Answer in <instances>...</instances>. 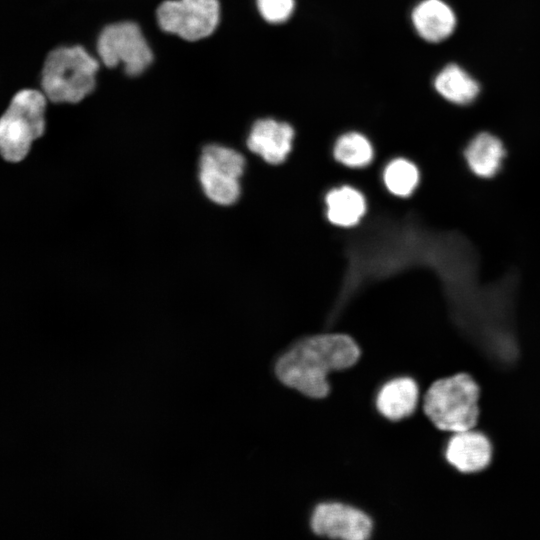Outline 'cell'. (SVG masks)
Instances as JSON below:
<instances>
[{
    "mask_svg": "<svg viewBox=\"0 0 540 540\" xmlns=\"http://www.w3.org/2000/svg\"><path fill=\"white\" fill-rule=\"evenodd\" d=\"M360 356L356 342L344 334L306 338L288 350L276 363L278 379L312 398L329 392L327 375L354 365Z\"/></svg>",
    "mask_w": 540,
    "mask_h": 540,
    "instance_id": "cell-1",
    "label": "cell"
},
{
    "mask_svg": "<svg viewBox=\"0 0 540 540\" xmlns=\"http://www.w3.org/2000/svg\"><path fill=\"white\" fill-rule=\"evenodd\" d=\"M481 390L466 372L432 382L423 397V411L433 426L445 433L474 429L480 420Z\"/></svg>",
    "mask_w": 540,
    "mask_h": 540,
    "instance_id": "cell-2",
    "label": "cell"
},
{
    "mask_svg": "<svg viewBox=\"0 0 540 540\" xmlns=\"http://www.w3.org/2000/svg\"><path fill=\"white\" fill-rule=\"evenodd\" d=\"M99 62L83 46H60L51 50L42 66L41 88L55 104H76L96 86Z\"/></svg>",
    "mask_w": 540,
    "mask_h": 540,
    "instance_id": "cell-3",
    "label": "cell"
},
{
    "mask_svg": "<svg viewBox=\"0 0 540 540\" xmlns=\"http://www.w3.org/2000/svg\"><path fill=\"white\" fill-rule=\"evenodd\" d=\"M47 97L36 89H22L14 94L0 120V148L9 162L23 160L34 140L45 132Z\"/></svg>",
    "mask_w": 540,
    "mask_h": 540,
    "instance_id": "cell-4",
    "label": "cell"
},
{
    "mask_svg": "<svg viewBox=\"0 0 540 540\" xmlns=\"http://www.w3.org/2000/svg\"><path fill=\"white\" fill-rule=\"evenodd\" d=\"M96 49L108 68L119 63L128 76L142 74L152 63L153 53L138 24L121 21L106 25L97 38Z\"/></svg>",
    "mask_w": 540,
    "mask_h": 540,
    "instance_id": "cell-5",
    "label": "cell"
},
{
    "mask_svg": "<svg viewBox=\"0 0 540 540\" xmlns=\"http://www.w3.org/2000/svg\"><path fill=\"white\" fill-rule=\"evenodd\" d=\"M159 27L166 33L195 42L210 36L220 20L219 0H165L156 9Z\"/></svg>",
    "mask_w": 540,
    "mask_h": 540,
    "instance_id": "cell-6",
    "label": "cell"
},
{
    "mask_svg": "<svg viewBox=\"0 0 540 540\" xmlns=\"http://www.w3.org/2000/svg\"><path fill=\"white\" fill-rule=\"evenodd\" d=\"M244 167V157L234 149L218 144L204 147L199 164L203 192L216 204H233L240 194L239 178Z\"/></svg>",
    "mask_w": 540,
    "mask_h": 540,
    "instance_id": "cell-7",
    "label": "cell"
},
{
    "mask_svg": "<svg viewBox=\"0 0 540 540\" xmlns=\"http://www.w3.org/2000/svg\"><path fill=\"white\" fill-rule=\"evenodd\" d=\"M311 526L317 535L347 540H364L372 532V521L365 513L341 503L318 505Z\"/></svg>",
    "mask_w": 540,
    "mask_h": 540,
    "instance_id": "cell-8",
    "label": "cell"
},
{
    "mask_svg": "<svg viewBox=\"0 0 540 540\" xmlns=\"http://www.w3.org/2000/svg\"><path fill=\"white\" fill-rule=\"evenodd\" d=\"M493 448L482 432L470 429L451 433L444 450L447 463L462 474L478 473L491 461Z\"/></svg>",
    "mask_w": 540,
    "mask_h": 540,
    "instance_id": "cell-9",
    "label": "cell"
},
{
    "mask_svg": "<svg viewBox=\"0 0 540 540\" xmlns=\"http://www.w3.org/2000/svg\"><path fill=\"white\" fill-rule=\"evenodd\" d=\"M294 138L286 122L260 119L254 123L247 139L248 148L270 164H279L288 156Z\"/></svg>",
    "mask_w": 540,
    "mask_h": 540,
    "instance_id": "cell-10",
    "label": "cell"
},
{
    "mask_svg": "<svg viewBox=\"0 0 540 540\" xmlns=\"http://www.w3.org/2000/svg\"><path fill=\"white\" fill-rule=\"evenodd\" d=\"M412 23L424 40L437 43L448 38L456 27L453 10L442 0H423L412 11Z\"/></svg>",
    "mask_w": 540,
    "mask_h": 540,
    "instance_id": "cell-11",
    "label": "cell"
},
{
    "mask_svg": "<svg viewBox=\"0 0 540 540\" xmlns=\"http://www.w3.org/2000/svg\"><path fill=\"white\" fill-rule=\"evenodd\" d=\"M419 399L417 383L409 377L395 378L387 382L378 392V411L387 419H404L415 411Z\"/></svg>",
    "mask_w": 540,
    "mask_h": 540,
    "instance_id": "cell-12",
    "label": "cell"
},
{
    "mask_svg": "<svg viewBox=\"0 0 540 540\" xmlns=\"http://www.w3.org/2000/svg\"><path fill=\"white\" fill-rule=\"evenodd\" d=\"M464 154L472 172L487 178L493 176L500 168L505 150L497 137L483 132L470 141Z\"/></svg>",
    "mask_w": 540,
    "mask_h": 540,
    "instance_id": "cell-13",
    "label": "cell"
},
{
    "mask_svg": "<svg viewBox=\"0 0 540 540\" xmlns=\"http://www.w3.org/2000/svg\"><path fill=\"white\" fill-rule=\"evenodd\" d=\"M326 206L328 220L342 227L357 224L366 211L363 195L348 186L331 190L326 196Z\"/></svg>",
    "mask_w": 540,
    "mask_h": 540,
    "instance_id": "cell-14",
    "label": "cell"
},
{
    "mask_svg": "<svg viewBox=\"0 0 540 540\" xmlns=\"http://www.w3.org/2000/svg\"><path fill=\"white\" fill-rule=\"evenodd\" d=\"M434 87L446 100L465 105L479 93L478 83L457 64H448L435 77Z\"/></svg>",
    "mask_w": 540,
    "mask_h": 540,
    "instance_id": "cell-15",
    "label": "cell"
},
{
    "mask_svg": "<svg viewBox=\"0 0 540 540\" xmlns=\"http://www.w3.org/2000/svg\"><path fill=\"white\" fill-rule=\"evenodd\" d=\"M334 156L349 167H363L373 158V148L369 140L360 133L349 132L342 135L334 147Z\"/></svg>",
    "mask_w": 540,
    "mask_h": 540,
    "instance_id": "cell-16",
    "label": "cell"
},
{
    "mask_svg": "<svg viewBox=\"0 0 540 540\" xmlns=\"http://www.w3.org/2000/svg\"><path fill=\"white\" fill-rule=\"evenodd\" d=\"M384 182L392 194L406 197L415 190L419 182V172L412 162L397 158L386 166Z\"/></svg>",
    "mask_w": 540,
    "mask_h": 540,
    "instance_id": "cell-17",
    "label": "cell"
},
{
    "mask_svg": "<svg viewBox=\"0 0 540 540\" xmlns=\"http://www.w3.org/2000/svg\"><path fill=\"white\" fill-rule=\"evenodd\" d=\"M295 0H257L260 15L269 23L278 24L289 19L294 11Z\"/></svg>",
    "mask_w": 540,
    "mask_h": 540,
    "instance_id": "cell-18",
    "label": "cell"
}]
</instances>
